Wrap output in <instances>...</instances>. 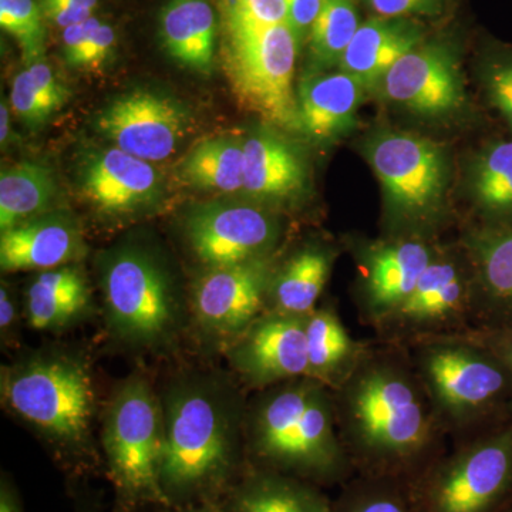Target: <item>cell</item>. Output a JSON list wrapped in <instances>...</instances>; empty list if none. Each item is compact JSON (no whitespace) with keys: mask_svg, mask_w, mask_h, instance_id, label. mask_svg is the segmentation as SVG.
<instances>
[{"mask_svg":"<svg viewBox=\"0 0 512 512\" xmlns=\"http://www.w3.org/2000/svg\"><path fill=\"white\" fill-rule=\"evenodd\" d=\"M161 399V490L168 507L220 504L245 473L234 394L221 380L188 376Z\"/></svg>","mask_w":512,"mask_h":512,"instance_id":"1","label":"cell"},{"mask_svg":"<svg viewBox=\"0 0 512 512\" xmlns=\"http://www.w3.org/2000/svg\"><path fill=\"white\" fill-rule=\"evenodd\" d=\"M96 386L89 366L64 353H43L2 369V400L52 447L67 473H99L93 444Z\"/></svg>","mask_w":512,"mask_h":512,"instance_id":"2","label":"cell"},{"mask_svg":"<svg viewBox=\"0 0 512 512\" xmlns=\"http://www.w3.org/2000/svg\"><path fill=\"white\" fill-rule=\"evenodd\" d=\"M252 464L308 481L328 484L345 474V457L333 434L326 394L311 380L272 393L256 410Z\"/></svg>","mask_w":512,"mask_h":512,"instance_id":"3","label":"cell"},{"mask_svg":"<svg viewBox=\"0 0 512 512\" xmlns=\"http://www.w3.org/2000/svg\"><path fill=\"white\" fill-rule=\"evenodd\" d=\"M101 448L104 470L114 488L113 512L168 507L160 483L163 407L146 377H128L111 396L104 413Z\"/></svg>","mask_w":512,"mask_h":512,"instance_id":"4","label":"cell"},{"mask_svg":"<svg viewBox=\"0 0 512 512\" xmlns=\"http://www.w3.org/2000/svg\"><path fill=\"white\" fill-rule=\"evenodd\" d=\"M222 66L242 109L284 130H298L293 92L298 39L288 23L224 22Z\"/></svg>","mask_w":512,"mask_h":512,"instance_id":"5","label":"cell"},{"mask_svg":"<svg viewBox=\"0 0 512 512\" xmlns=\"http://www.w3.org/2000/svg\"><path fill=\"white\" fill-rule=\"evenodd\" d=\"M107 329L124 345H170L183 326V309L164 266L136 247L116 249L101 268Z\"/></svg>","mask_w":512,"mask_h":512,"instance_id":"6","label":"cell"},{"mask_svg":"<svg viewBox=\"0 0 512 512\" xmlns=\"http://www.w3.org/2000/svg\"><path fill=\"white\" fill-rule=\"evenodd\" d=\"M352 412L373 476L396 478L419 460L429 423L406 379L384 369L367 373L353 393Z\"/></svg>","mask_w":512,"mask_h":512,"instance_id":"7","label":"cell"},{"mask_svg":"<svg viewBox=\"0 0 512 512\" xmlns=\"http://www.w3.org/2000/svg\"><path fill=\"white\" fill-rule=\"evenodd\" d=\"M420 512H500L512 503V430L464 448L413 481Z\"/></svg>","mask_w":512,"mask_h":512,"instance_id":"8","label":"cell"},{"mask_svg":"<svg viewBox=\"0 0 512 512\" xmlns=\"http://www.w3.org/2000/svg\"><path fill=\"white\" fill-rule=\"evenodd\" d=\"M366 158L387 201L404 217L429 215L443 200L447 164L433 141L409 133H380L370 138Z\"/></svg>","mask_w":512,"mask_h":512,"instance_id":"9","label":"cell"},{"mask_svg":"<svg viewBox=\"0 0 512 512\" xmlns=\"http://www.w3.org/2000/svg\"><path fill=\"white\" fill-rule=\"evenodd\" d=\"M272 281L266 258L208 268L191 292V312L198 329L215 342L231 345L259 318Z\"/></svg>","mask_w":512,"mask_h":512,"instance_id":"10","label":"cell"},{"mask_svg":"<svg viewBox=\"0 0 512 512\" xmlns=\"http://www.w3.org/2000/svg\"><path fill=\"white\" fill-rule=\"evenodd\" d=\"M97 130L120 150L148 163L170 158L191 127L178 101L153 92H133L100 111Z\"/></svg>","mask_w":512,"mask_h":512,"instance_id":"11","label":"cell"},{"mask_svg":"<svg viewBox=\"0 0 512 512\" xmlns=\"http://www.w3.org/2000/svg\"><path fill=\"white\" fill-rule=\"evenodd\" d=\"M184 232L192 252L207 268L265 259L279 235L278 225L264 211L224 204L192 210L185 218Z\"/></svg>","mask_w":512,"mask_h":512,"instance_id":"12","label":"cell"},{"mask_svg":"<svg viewBox=\"0 0 512 512\" xmlns=\"http://www.w3.org/2000/svg\"><path fill=\"white\" fill-rule=\"evenodd\" d=\"M227 352L231 366L256 386L308 375L306 316L275 312L258 318Z\"/></svg>","mask_w":512,"mask_h":512,"instance_id":"13","label":"cell"},{"mask_svg":"<svg viewBox=\"0 0 512 512\" xmlns=\"http://www.w3.org/2000/svg\"><path fill=\"white\" fill-rule=\"evenodd\" d=\"M377 87L393 103L424 116L451 113L464 103L456 57L443 45L416 47L394 64Z\"/></svg>","mask_w":512,"mask_h":512,"instance_id":"14","label":"cell"},{"mask_svg":"<svg viewBox=\"0 0 512 512\" xmlns=\"http://www.w3.org/2000/svg\"><path fill=\"white\" fill-rule=\"evenodd\" d=\"M79 187L97 211L109 215L133 214L157 200L161 177L151 163L116 147L84 158Z\"/></svg>","mask_w":512,"mask_h":512,"instance_id":"15","label":"cell"},{"mask_svg":"<svg viewBox=\"0 0 512 512\" xmlns=\"http://www.w3.org/2000/svg\"><path fill=\"white\" fill-rule=\"evenodd\" d=\"M426 376L448 412L485 409L504 392L505 372L495 360L460 346H439L426 356Z\"/></svg>","mask_w":512,"mask_h":512,"instance_id":"16","label":"cell"},{"mask_svg":"<svg viewBox=\"0 0 512 512\" xmlns=\"http://www.w3.org/2000/svg\"><path fill=\"white\" fill-rule=\"evenodd\" d=\"M84 254L79 225L63 214L42 215L2 232L3 272L49 271L77 261Z\"/></svg>","mask_w":512,"mask_h":512,"instance_id":"17","label":"cell"},{"mask_svg":"<svg viewBox=\"0 0 512 512\" xmlns=\"http://www.w3.org/2000/svg\"><path fill=\"white\" fill-rule=\"evenodd\" d=\"M365 87L348 73H312L298 89L299 128L316 141L342 136L355 126Z\"/></svg>","mask_w":512,"mask_h":512,"instance_id":"18","label":"cell"},{"mask_svg":"<svg viewBox=\"0 0 512 512\" xmlns=\"http://www.w3.org/2000/svg\"><path fill=\"white\" fill-rule=\"evenodd\" d=\"M420 40L419 28L406 20L382 16L366 20L340 60V72L373 89L394 64L419 47Z\"/></svg>","mask_w":512,"mask_h":512,"instance_id":"19","label":"cell"},{"mask_svg":"<svg viewBox=\"0 0 512 512\" xmlns=\"http://www.w3.org/2000/svg\"><path fill=\"white\" fill-rule=\"evenodd\" d=\"M329 498L315 484L248 466L222 498V512H332Z\"/></svg>","mask_w":512,"mask_h":512,"instance_id":"20","label":"cell"},{"mask_svg":"<svg viewBox=\"0 0 512 512\" xmlns=\"http://www.w3.org/2000/svg\"><path fill=\"white\" fill-rule=\"evenodd\" d=\"M90 299L89 282L77 266L42 271L26 292V320L39 332L64 329L86 315Z\"/></svg>","mask_w":512,"mask_h":512,"instance_id":"21","label":"cell"},{"mask_svg":"<svg viewBox=\"0 0 512 512\" xmlns=\"http://www.w3.org/2000/svg\"><path fill=\"white\" fill-rule=\"evenodd\" d=\"M214 10L207 0H170L160 16L165 50L184 66L208 73L214 63Z\"/></svg>","mask_w":512,"mask_h":512,"instance_id":"22","label":"cell"},{"mask_svg":"<svg viewBox=\"0 0 512 512\" xmlns=\"http://www.w3.org/2000/svg\"><path fill=\"white\" fill-rule=\"evenodd\" d=\"M306 170L289 144L272 136L244 143V190L259 200H288L302 191Z\"/></svg>","mask_w":512,"mask_h":512,"instance_id":"23","label":"cell"},{"mask_svg":"<svg viewBox=\"0 0 512 512\" xmlns=\"http://www.w3.org/2000/svg\"><path fill=\"white\" fill-rule=\"evenodd\" d=\"M431 264L429 249L419 242L387 245L373 255L369 269L372 305L383 312H396L416 288Z\"/></svg>","mask_w":512,"mask_h":512,"instance_id":"24","label":"cell"},{"mask_svg":"<svg viewBox=\"0 0 512 512\" xmlns=\"http://www.w3.org/2000/svg\"><path fill=\"white\" fill-rule=\"evenodd\" d=\"M57 195L53 171L39 163H19L0 174V231L42 217Z\"/></svg>","mask_w":512,"mask_h":512,"instance_id":"25","label":"cell"},{"mask_svg":"<svg viewBox=\"0 0 512 512\" xmlns=\"http://www.w3.org/2000/svg\"><path fill=\"white\" fill-rule=\"evenodd\" d=\"M464 286L456 266L433 262L396 313L403 323L429 326L450 319L463 303Z\"/></svg>","mask_w":512,"mask_h":512,"instance_id":"26","label":"cell"},{"mask_svg":"<svg viewBox=\"0 0 512 512\" xmlns=\"http://www.w3.org/2000/svg\"><path fill=\"white\" fill-rule=\"evenodd\" d=\"M330 272V258L318 248L303 249L289 259L272 281L276 312L308 316L325 288Z\"/></svg>","mask_w":512,"mask_h":512,"instance_id":"27","label":"cell"},{"mask_svg":"<svg viewBox=\"0 0 512 512\" xmlns=\"http://www.w3.org/2000/svg\"><path fill=\"white\" fill-rule=\"evenodd\" d=\"M180 174L202 190H244V144L229 138L202 141L184 158Z\"/></svg>","mask_w":512,"mask_h":512,"instance_id":"28","label":"cell"},{"mask_svg":"<svg viewBox=\"0 0 512 512\" xmlns=\"http://www.w3.org/2000/svg\"><path fill=\"white\" fill-rule=\"evenodd\" d=\"M359 26L353 0H325L309 32L313 62L320 67L339 66Z\"/></svg>","mask_w":512,"mask_h":512,"instance_id":"29","label":"cell"},{"mask_svg":"<svg viewBox=\"0 0 512 512\" xmlns=\"http://www.w3.org/2000/svg\"><path fill=\"white\" fill-rule=\"evenodd\" d=\"M474 197L484 210L512 214V141L485 148L473 168Z\"/></svg>","mask_w":512,"mask_h":512,"instance_id":"30","label":"cell"},{"mask_svg":"<svg viewBox=\"0 0 512 512\" xmlns=\"http://www.w3.org/2000/svg\"><path fill=\"white\" fill-rule=\"evenodd\" d=\"M476 254L485 292L512 320V231L481 235Z\"/></svg>","mask_w":512,"mask_h":512,"instance_id":"31","label":"cell"},{"mask_svg":"<svg viewBox=\"0 0 512 512\" xmlns=\"http://www.w3.org/2000/svg\"><path fill=\"white\" fill-rule=\"evenodd\" d=\"M352 339L333 313L322 311L306 316V348L309 373L329 376L349 359Z\"/></svg>","mask_w":512,"mask_h":512,"instance_id":"32","label":"cell"},{"mask_svg":"<svg viewBox=\"0 0 512 512\" xmlns=\"http://www.w3.org/2000/svg\"><path fill=\"white\" fill-rule=\"evenodd\" d=\"M332 512H420L413 485H402L392 477L370 478L343 495Z\"/></svg>","mask_w":512,"mask_h":512,"instance_id":"33","label":"cell"},{"mask_svg":"<svg viewBox=\"0 0 512 512\" xmlns=\"http://www.w3.org/2000/svg\"><path fill=\"white\" fill-rule=\"evenodd\" d=\"M0 25L18 40L26 62H37L45 50L46 33L35 0H0Z\"/></svg>","mask_w":512,"mask_h":512,"instance_id":"34","label":"cell"},{"mask_svg":"<svg viewBox=\"0 0 512 512\" xmlns=\"http://www.w3.org/2000/svg\"><path fill=\"white\" fill-rule=\"evenodd\" d=\"M10 104L16 116L30 126L46 123L57 111L55 106L37 89L28 70L19 73L13 80Z\"/></svg>","mask_w":512,"mask_h":512,"instance_id":"35","label":"cell"},{"mask_svg":"<svg viewBox=\"0 0 512 512\" xmlns=\"http://www.w3.org/2000/svg\"><path fill=\"white\" fill-rule=\"evenodd\" d=\"M224 22L288 23L284 0H220Z\"/></svg>","mask_w":512,"mask_h":512,"instance_id":"36","label":"cell"},{"mask_svg":"<svg viewBox=\"0 0 512 512\" xmlns=\"http://www.w3.org/2000/svg\"><path fill=\"white\" fill-rule=\"evenodd\" d=\"M484 80L491 103L500 110L512 127V57L491 64Z\"/></svg>","mask_w":512,"mask_h":512,"instance_id":"37","label":"cell"},{"mask_svg":"<svg viewBox=\"0 0 512 512\" xmlns=\"http://www.w3.org/2000/svg\"><path fill=\"white\" fill-rule=\"evenodd\" d=\"M100 25L99 19L90 18L63 29L64 56H66L67 63L74 67H83L90 40Z\"/></svg>","mask_w":512,"mask_h":512,"instance_id":"38","label":"cell"},{"mask_svg":"<svg viewBox=\"0 0 512 512\" xmlns=\"http://www.w3.org/2000/svg\"><path fill=\"white\" fill-rule=\"evenodd\" d=\"M382 18L402 19L413 15H433L443 8L444 0H367Z\"/></svg>","mask_w":512,"mask_h":512,"instance_id":"39","label":"cell"},{"mask_svg":"<svg viewBox=\"0 0 512 512\" xmlns=\"http://www.w3.org/2000/svg\"><path fill=\"white\" fill-rule=\"evenodd\" d=\"M284 2L286 22L291 26L299 42L306 33L311 32L313 22L319 15L325 0H284Z\"/></svg>","mask_w":512,"mask_h":512,"instance_id":"40","label":"cell"},{"mask_svg":"<svg viewBox=\"0 0 512 512\" xmlns=\"http://www.w3.org/2000/svg\"><path fill=\"white\" fill-rule=\"evenodd\" d=\"M26 70H28L33 83L36 84L40 93L55 106L56 110H59L66 103L67 90L64 89L62 84L57 82L53 70L46 63L40 62V60L30 64Z\"/></svg>","mask_w":512,"mask_h":512,"instance_id":"41","label":"cell"},{"mask_svg":"<svg viewBox=\"0 0 512 512\" xmlns=\"http://www.w3.org/2000/svg\"><path fill=\"white\" fill-rule=\"evenodd\" d=\"M40 10H42L47 20H50V22L55 23V25L60 26L62 29L70 28V26L93 18L92 10L60 5V3L42 2Z\"/></svg>","mask_w":512,"mask_h":512,"instance_id":"42","label":"cell"},{"mask_svg":"<svg viewBox=\"0 0 512 512\" xmlns=\"http://www.w3.org/2000/svg\"><path fill=\"white\" fill-rule=\"evenodd\" d=\"M114 42H116V36H114V30L109 25H101L97 28L96 32L90 40L89 49H87L86 57H84L83 67H99L107 56L110 55L111 49H113Z\"/></svg>","mask_w":512,"mask_h":512,"instance_id":"43","label":"cell"},{"mask_svg":"<svg viewBox=\"0 0 512 512\" xmlns=\"http://www.w3.org/2000/svg\"><path fill=\"white\" fill-rule=\"evenodd\" d=\"M0 512H25L18 488L5 474L0 481Z\"/></svg>","mask_w":512,"mask_h":512,"instance_id":"44","label":"cell"},{"mask_svg":"<svg viewBox=\"0 0 512 512\" xmlns=\"http://www.w3.org/2000/svg\"><path fill=\"white\" fill-rule=\"evenodd\" d=\"M16 322L15 302L10 298V293L5 286L0 289V329L2 333L10 332L13 323Z\"/></svg>","mask_w":512,"mask_h":512,"instance_id":"45","label":"cell"},{"mask_svg":"<svg viewBox=\"0 0 512 512\" xmlns=\"http://www.w3.org/2000/svg\"><path fill=\"white\" fill-rule=\"evenodd\" d=\"M156 512H222L220 504H200L191 505V507H163L158 508Z\"/></svg>","mask_w":512,"mask_h":512,"instance_id":"46","label":"cell"},{"mask_svg":"<svg viewBox=\"0 0 512 512\" xmlns=\"http://www.w3.org/2000/svg\"><path fill=\"white\" fill-rule=\"evenodd\" d=\"M42 2L60 3V5L74 6V8L93 10L97 8L99 0H42Z\"/></svg>","mask_w":512,"mask_h":512,"instance_id":"47","label":"cell"},{"mask_svg":"<svg viewBox=\"0 0 512 512\" xmlns=\"http://www.w3.org/2000/svg\"><path fill=\"white\" fill-rule=\"evenodd\" d=\"M0 117H2V130H0V141H2V146H5L6 141L9 138V111L6 109V104L2 103V107H0Z\"/></svg>","mask_w":512,"mask_h":512,"instance_id":"48","label":"cell"},{"mask_svg":"<svg viewBox=\"0 0 512 512\" xmlns=\"http://www.w3.org/2000/svg\"><path fill=\"white\" fill-rule=\"evenodd\" d=\"M76 512H100L99 504L90 501H80Z\"/></svg>","mask_w":512,"mask_h":512,"instance_id":"49","label":"cell"},{"mask_svg":"<svg viewBox=\"0 0 512 512\" xmlns=\"http://www.w3.org/2000/svg\"><path fill=\"white\" fill-rule=\"evenodd\" d=\"M507 357H508V365H510V369L512 372V338L510 339V343H508Z\"/></svg>","mask_w":512,"mask_h":512,"instance_id":"50","label":"cell"},{"mask_svg":"<svg viewBox=\"0 0 512 512\" xmlns=\"http://www.w3.org/2000/svg\"><path fill=\"white\" fill-rule=\"evenodd\" d=\"M500 512H512V503L508 505V507H505L504 510Z\"/></svg>","mask_w":512,"mask_h":512,"instance_id":"51","label":"cell"}]
</instances>
